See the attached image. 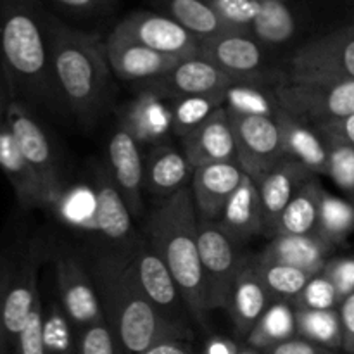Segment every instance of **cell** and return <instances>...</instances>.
<instances>
[{
	"mask_svg": "<svg viewBox=\"0 0 354 354\" xmlns=\"http://www.w3.org/2000/svg\"><path fill=\"white\" fill-rule=\"evenodd\" d=\"M90 277L104 318L127 354H142L161 342H189L194 337L189 325L169 320L149 301L135 277L127 249L97 256Z\"/></svg>",
	"mask_w": 354,
	"mask_h": 354,
	"instance_id": "obj_1",
	"label": "cell"
},
{
	"mask_svg": "<svg viewBox=\"0 0 354 354\" xmlns=\"http://www.w3.org/2000/svg\"><path fill=\"white\" fill-rule=\"evenodd\" d=\"M0 61L14 100L50 111L64 107L52 73L47 14L38 0H0Z\"/></svg>",
	"mask_w": 354,
	"mask_h": 354,
	"instance_id": "obj_2",
	"label": "cell"
},
{
	"mask_svg": "<svg viewBox=\"0 0 354 354\" xmlns=\"http://www.w3.org/2000/svg\"><path fill=\"white\" fill-rule=\"evenodd\" d=\"M48 50L62 106L82 123L99 118L111 86V68L104 44L85 31L73 30L47 16Z\"/></svg>",
	"mask_w": 354,
	"mask_h": 354,
	"instance_id": "obj_3",
	"label": "cell"
},
{
	"mask_svg": "<svg viewBox=\"0 0 354 354\" xmlns=\"http://www.w3.org/2000/svg\"><path fill=\"white\" fill-rule=\"evenodd\" d=\"M145 237L171 272L189 317L206 325V296L199 256V216L190 189L161 201L147 221Z\"/></svg>",
	"mask_w": 354,
	"mask_h": 354,
	"instance_id": "obj_4",
	"label": "cell"
},
{
	"mask_svg": "<svg viewBox=\"0 0 354 354\" xmlns=\"http://www.w3.org/2000/svg\"><path fill=\"white\" fill-rule=\"evenodd\" d=\"M277 102L297 120L320 127L354 114V80L348 82H290L277 88Z\"/></svg>",
	"mask_w": 354,
	"mask_h": 354,
	"instance_id": "obj_5",
	"label": "cell"
},
{
	"mask_svg": "<svg viewBox=\"0 0 354 354\" xmlns=\"http://www.w3.org/2000/svg\"><path fill=\"white\" fill-rule=\"evenodd\" d=\"M290 82H348L354 80V24L315 38L289 62Z\"/></svg>",
	"mask_w": 354,
	"mask_h": 354,
	"instance_id": "obj_6",
	"label": "cell"
},
{
	"mask_svg": "<svg viewBox=\"0 0 354 354\" xmlns=\"http://www.w3.org/2000/svg\"><path fill=\"white\" fill-rule=\"evenodd\" d=\"M6 124L9 127L21 154L31 166L44 190L47 207L55 206L61 199V176L48 135L31 114L28 106L19 100H10L6 106Z\"/></svg>",
	"mask_w": 354,
	"mask_h": 354,
	"instance_id": "obj_7",
	"label": "cell"
},
{
	"mask_svg": "<svg viewBox=\"0 0 354 354\" xmlns=\"http://www.w3.org/2000/svg\"><path fill=\"white\" fill-rule=\"evenodd\" d=\"M199 256L207 311L227 310L242 259L235 242L214 221L199 220Z\"/></svg>",
	"mask_w": 354,
	"mask_h": 354,
	"instance_id": "obj_8",
	"label": "cell"
},
{
	"mask_svg": "<svg viewBox=\"0 0 354 354\" xmlns=\"http://www.w3.org/2000/svg\"><path fill=\"white\" fill-rule=\"evenodd\" d=\"M124 249L130 256L135 277L149 301L169 320L189 325L187 317H183L187 306L183 303L178 286L151 241L145 235L135 237L131 244Z\"/></svg>",
	"mask_w": 354,
	"mask_h": 354,
	"instance_id": "obj_9",
	"label": "cell"
},
{
	"mask_svg": "<svg viewBox=\"0 0 354 354\" xmlns=\"http://www.w3.org/2000/svg\"><path fill=\"white\" fill-rule=\"evenodd\" d=\"M234 128L237 165L254 182L270 168L277 165L283 156L282 137L275 118L244 116L228 113Z\"/></svg>",
	"mask_w": 354,
	"mask_h": 354,
	"instance_id": "obj_10",
	"label": "cell"
},
{
	"mask_svg": "<svg viewBox=\"0 0 354 354\" xmlns=\"http://www.w3.org/2000/svg\"><path fill=\"white\" fill-rule=\"evenodd\" d=\"M114 31L137 44L178 59L199 55L201 40L173 17L156 12H133L124 17Z\"/></svg>",
	"mask_w": 354,
	"mask_h": 354,
	"instance_id": "obj_11",
	"label": "cell"
},
{
	"mask_svg": "<svg viewBox=\"0 0 354 354\" xmlns=\"http://www.w3.org/2000/svg\"><path fill=\"white\" fill-rule=\"evenodd\" d=\"M44 256L38 245H33L23 256L17 265H14L7 283L6 296L2 304V325L7 344L12 348L21 330L26 325L31 311L35 310L40 297V266Z\"/></svg>",
	"mask_w": 354,
	"mask_h": 354,
	"instance_id": "obj_12",
	"label": "cell"
},
{
	"mask_svg": "<svg viewBox=\"0 0 354 354\" xmlns=\"http://www.w3.org/2000/svg\"><path fill=\"white\" fill-rule=\"evenodd\" d=\"M55 287L66 318L78 330L104 320L102 308L90 272L71 254L55 256Z\"/></svg>",
	"mask_w": 354,
	"mask_h": 354,
	"instance_id": "obj_13",
	"label": "cell"
},
{
	"mask_svg": "<svg viewBox=\"0 0 354 354\" xmlns=\"http://www.w3.org/2000/svg\"><path fill=\"white\" fill-rule=\"evenodd\" d=\"M235 80L203 55L183 59L168 75L149 83L165 99L183 97H225V92L235 85Z\"/></svg>",
	"mask_w": 354,
	"mask_h": 354,
	"instance_id": "obj_14",
	"label": "cell"
},
{
	"mask_svg": "<svg viewBox=\"0 0 354 354\" xmlns=\"http://www.w3.org/2000/svg\"><path fill=\"white\" fill-rule=\"evenodd\" d=\"M199 55L213 62L237 83H249L261 78L263 48L259 41L245 31H228L218 37L201 40Z\"/></svg>",
	"mask_w": 354,
	"mask_h": 354,
	"instance_id": "obj_15",
	"label": "cell"
},
{
	"mask_svg": "<svg viewBox=\"0 0 354 354\" xmlns=\"http://www.w3.org/2000/svg\"><path fill=\"white\" fill-rule=\"evenodd\" d=\"M107 62L114 75L124 82H154L168 75L183 59L161 54L123 35L113 33L104 41Z\"/></svg>",
	"mask_w": 354,
	"mask_h": 354,
	"instance_id": "obj_16",
	"label": "cell"
},
{
	"mask_svg": "<svg viewBox=\"0 0 354 354\" xmlns=\"http://www.w3.org/2000/svg\"><path fill=\"white\" fill-rule=\"evenodd\" d=\"M109 156V175L114 185L123 196L131 214L140 216L144 213L145 168L140 152V144L124 128L118 127L107 147Z\"/></svg>",
	"mask_w": 354,
	"mask_h": 354,
	"instance_id": "obj_17",
	"label": "cell"
},
{
	"mask_svg": "<svg viewBox=\"0 0 354 354\" xmlns=\"http://www.w3.org/2000/svg\"><path fill=\"white\" fill-rule=\"evenodd\" d=\"M182 151L194 169L218 162H237V147L228 111L220 107L187 133L182 138Z\"/></svg>",
	"mask_w": 354,
	"mask_h": 354,
	"instance_id": "obj_18",
	"label": "cell"
},
{
	"mask_svg": "<svg viewBox=\"0 0 354 354\" xmlns=\"http://www.w3.org/2000/svg\"><path fill=\"white\" fill-rule=\"evenodd\" d=\"M93 209L92 227L102 235L106 241L116 245L128 248L135 239L131 228V211L128 209L123 196L114 185L109 169H97L93 180Z\"/></svg>",
	"mask_w": 354,
	"mask_h": 354,
	"instance_id": "obj_19",
	"label": "cell"
},
{
	"mask_svg": "<svg viewBox=\"0 0 354 354\" xmlns=\"http://www.w3.org/2000/svg\"><path fill=\"white\" fill-rule=\"evenodd\" d=\"M242 178L244 171L237 162H218L194 169L190 192L199 220L216 223Z\"/></svg>",
	"mask_w": 354,
	"mask_h": 354,
	"instance_id": "obj_20",
	"label": "cell"
},
{
	"mask_svg": "<svg viewBox=\"0 0 354 354\" xmlns=\"http://www.w3.org/2000/svg\"><path fill=\"white\" fill-rule=\"evenodd\" d=\"M313 176L317 175H313L297 161L282 158L261 176V180L256 182L261 197L263 216H265V234L273 235L282 211L296 196L297 190Z\"/></svg>",
	"mask_w": 354,
	"mask_h": 354,
	"instance_id": "obj_21",
	"label": "cell"
},
{
	"mask_svg": "<svg viewBox=\"0 0 354 354\" xmlns=\"http://www.w3.org/2000/svg\"><path fill=\"white\" fill-rule=\"evenodd\" d=\"M272 303L273 299L259 277L254 258H244L239 266L227 308L237 334L248 337Z\"/></svg>",
	"mask_w": 354,
	"mask_h": 354,
	"instance_id": "obj_22",
	"label": "cell"
},
{
	"mask_svg": "<svg viewBox=\"0 0 354 354\" xmlns=\"http://www.w3.org/2000/svg\"><path fill=\"white\" fill-rule=\"evenodd\" d=\"M120 127L138 144L159 145L171 131V106L156 90L140 92L121 111Z\"/></svg>",
	"mask_w": 354,
	"mask_h": 354,
	"instance_id": "obj_23",
	"label": "cell"
},
{
	"mask_svg": "<svg viewBox=\"0 0 354 354\" xmlns=\"http://www.w3.org/2000/svg\"><path fill=\"white\" fill-rule=\"evenodd\" d=\"M275 121L280 128L283 156L303 165L313 175H327V144L317 128L297 120L282 107L277 111Z\"/></svg>",
	"mask_w": 354,
	"mask_h": 354,
	"instance_id": "obj_24",
	"label": "cell"
},
{
	"mask_svg": "<svg viewBox=\"0 0 354 354\" xmlns=\"http://www.w3.org/2000/svg\"><path fill=\"white\" fill-rule=\"evenodd\" d=\"M145 192L159 201H165L187 189V182L192 180L194 168L190 166L185 152L168 144L152 147L144 159Z\"/></svg>",
	"mask_w": 354,
	"mask_h": 354,
	"instance_id": "obj_25",
	"label": "cell"
},
{
	"mask_svg": "<svg viewBox=\"0 0 354 354\" xmlns=\"http://www.w3.org/2000/svg\"><path fill=\"white\" fill-rule=\"evenodd\" d=\"M216 223L235 244L265 234V216L258 185L245 173Z\"/></svg>",
	"mask_w": 354,
	"mask_h": 354,
	"instance_id": "obj_26",
	"label": "cell"
},
{
	"mask_svg": "<svg viewBox=\"0 0 354 354\" xmlns=\"http://www.w3.org/2000/svg\"><path fill=\"white\" fill-rule=\"evenodd\" d=\"M332 249L317 235H275L256 258L318 275L327 265Z\"/></svg>",
	"mask_w": 354,
	"mask_h": 354,
	"instance_id": "obj_27",
	"label": "cell"
},
{
	"mask_svg": "<svg viewBox=\"0 0 354 354\" xmlns=\"http://www.w3.org/2000/svg\"><path fill=\"white\" fill-rule=\"evenodd\" d=\"M0 169L9 180L17 203L21 204L23 209L47 207L40 182L24 156L21 154L6 121L0 124Z\"/></svg>",
	"mask_w": 354,
	"mask_h": 354,
	"instance_id": "obj_28",
	"label": "cell"
},
{
	"mask_svg": "<svg viewBox=\"0 0 354 354\" xmlns=\"http://www.w3.org/2000/svg\"><path fill=\"white\" fill-rule=\"evenodd\" d=\"M324 190L317 176L304 183L282 211L272 237L275 235H315Z\"/></svg>",
	"mask_w": 354,
	"mask_h": 354,
	"instance_id": "obj_29",
	"label": "cell"
},
{
	"mask_svg": "<svg viewBox=\"0 0 354 354\" xmlns=\"http://www.w3.org/2000/svg\"><path fill=\"white\" fill-rule=\"evenodd\" d=\"M294 337H297L296 310L286 301H273L268 310L256 322L245 341L251 348L266 351Z\"/></svg>",
	"mask_w": 354,
	"mask_h": 354,
	"instance_id": "obj_30",
	"label": "cell"
},
{
	"mask_svg": "<svg viewBox=\"0 0 354 354\" xmlns=\"http://www.w3.org/2000/svg\"><path fill=\"white\" fill-rule=\"evenodd\" d=\"M166 7L169 10V17L199 40L218 37L228 31H241L230 26L206 0H168Z\"/></svg>",
	"mask_w": 354,
	"mask_h": 354,
	"instance_id": "obj_31",
	"label": "cell"
},
{
	"mask_svg": "<svg viewBox=\"0 0 354 354\" xmlns=\"http://www.w3.org/2000/svg\"><path fill=\"white\" fill-rule=\"evenodd\" d=\"M296 310V308H294ZM297 337L342 351L344 330L339 310H296Z\"/></svg>",
	"mask_w": 354,
	"mask_h": 354,
	"instance_id": "obj_32",
	"label": "cell"
},
{
	"mask_svg": "<svg viewBox=\"0 0 354 354\" xmlns=\"http://www.w3.org/2000/svg\"><path fill=\"white\" fill-rule=\"evenodd\" d=\"M354 232V204L324 190L315 235L330 248L342 244Z\"/></svg>",
	"mask_w": 354,
	"mask_h": 354,
	"instance_id": "obj_33",
	"label": "cell"
},
{
	"mask_svg": "<svg viewBox=\"0 0 354 354\" xmlns=\"http://www.w3.org/2000/svg\"><path fill=\"white\" fill-rule=\"evenodd\" d=\"M296 31L292 10L286 0H261V9L251 24V35L266 45L286 44Z\"/></svg>",
	"mask_w": 354,
	"mask_h": 354,
	"instance_id": "obj_34",
	"label": "cell"
},
{
	"mask_svg": "<svg viewBox=\"0 0 354 354\" xmlns=\"http://www.w3.org/2000/svg\"><path fill=\"white\" fill-rule=\"evenodd\" d=\"M254 265L273 301L290 303L315 277L313 273L303 272V270L292 268V266L261 261L258 258H254Z\"/></svg>",
	"mask_w": 354,
	"mask_h": 354,
	"instance_id": "obj_35",
	"label": "cell"
},
{
	"mask_svg": "<svg viewBox=\"0 0 354 354\" xmlns=\"http://www.w3.org/2000/svg\"><path fill=\"white\" fill-rule=\"evenodd\" d=\"M220 107H225V97H183V99H175L171 106V131L183 138Z\"/></svg>",
	"mask_w": 354,
	"mask_h": 354,
	"instance_id": "obj_36",
	"label": "cell"
},
{
	"mask_svg": "<svg viewBox=\"0 0 354 354\" xmlns=\"http://www.w3.org/2000/svg\"><path fill=\"white\" fill-rule=\"evenodd\" d=\"M279 102L270 99L265 92L249 83H235L225 92V109L244 116H268L275 118Z\"/></svg>",
	"mask_w": 354,
	"mask_h": 354,
	"instance_id": "obj_37",
	"label": "cell"
},
{
	"mask_svg": "<svg viewBox=\"0 0 354 354\" xmlns=\"http://www.w3.org/2000/svg\"><path fill=\"white\" fill-rule=\"evenodd\" d=\"M328 151L327 176L354 204V145L337 138L324 137Z\"/></svg>",
	"mask_w": 354,
	"mask_h": 354,
	"instance_id": "obj_38",
	"label": "cell"
},
{
	"mask_svg": "<svg viewBox=\"0 0 354 354\" xmlns=\"http://www.w3.org/2000/svg\"><path fill=\"white\" fill-rule=\"evenodd\" d=\"M290 304L296 310H335L341 306L334 283L322 272L304 286V289L290 301Z\"/></svg>",
	"mask_w": 354,
	"mask_h": 354,
	"instance_id": "obj_39",
	"label": "cell"
},
{
	"mask_svg": "<svg viewBox=\"0 0 354 354\" xmlns=\"http://www.w3.org/2000/svg\"><path fill=\"white\" fill-rule=\"evenodd\" d=\"M118 348L120 342L104 318L78 330L75 354H118Z\"/></svg>",
	"mask_w": 354,
	"mask_h": 354,
	"instance_id": "obj_40",
	"label": "cell"
},
{
	"mask_svg": "<svg viewBox=\"0 0 354 354\" xmlns=\"http://www.w3.org/2000/svg\"><path fill=\"white\" fill-rule=\"evenodd\" d=\"M12 351L14 354H50L47 348V337H45V313L41 299L31 311L19 337L14 342Z\"/></svg>",
	"mask_w": 354,
	"mask_h": 354,
	"instance_id": "obj_41",
	"label": "cell"
},
{
	"mask_svg": "<svg viewBox=\"0 0 354 354\" xmlns=\"http://www.w3.org/2000/svg\"><path fill=\"white\" fill-rule=\"evenodd\" d=\"M230 26L251 33L252 21L261 9V0H206Z\"/></svg>",
	"mask_w": 354,
	"mask_h": 354,
	"instance_id": "obj_42",
	"label": "cell"
},
{
	"mask_svg": "<svg viewBox=\"0 0 354 354\" xmlns=\"http://www.w3.org/2000/svg\"><path fill=\"white\" fill-rule=\"evenodd\" d=\"M322 273L334 283L339 303H342L354 290V256L328 259Z\"/></svg>",
	"mask_w": 354,
	"mask_h": 354,
	"instance_id": "obj_43",
	"label": "cell"
},
{
	"mask_svg": "<svg viewBox=\"0 0 354 354\" xmlns=\"http://www.w3.org/2000/svg\"><path fill=\"white\" fill-rule=\"evenodd\" d=\"M265 354H342L341 351H335V349L325 348V346L315 344V342L306 341V339L294 337L290 341L282 342L279 346H273V348L261 351Z\"/></svg>",
	"mask_w": 354,
	"mask_h": 354,
	"instance_id": "obj_44",
	"label": "cell"
},
{
	"mask_svg": "<svg viewBox=\"0 0 354 354\" xmlns=\"http://www.w3.org/2000/svg\"><path fill=\"white\" fill-rule=\"evenodd\" d=\"M342 320V330H344V354H354V290L346 297L339 306Z\"/></svg>",
	"mask_w": 354,
	"mask_h": 354,
	"instance_id": "obj_45",
	"label": "cell"
},
{
	"mask_svg": "<svg viewBox=\"0 0 354 354\" xmlns=\"http://www.w3.org/2000/svg\"><path fill=\"white\" fill-rule=\"evenodd\" d=\"M313 128H317L318 133H320L322 137L337 138V140L349 142V144L354 145V114L349 118H344V120L334 121V123L320 124V127H313Z\"/></svg>",
	"mask_w": 354,
	"mask_h": 354,
	"instance_id": "obj_46",
	"label": "cell"
},
{
	"mask_svg": "<svg viewBox=\"0 0 354 354\" xmlns=\"http://www.w3.org/2000/svg\"><path fill=\"white\" fill-rule=\"evenodd\" d=\"M14 263L9 259L0 258V354H7L9 351V344H7L6 334H3V325H2V304L3 296H6L7 283H9L10 273H12Z\"/></svg>",
	"mask_w": 354,
	"mask_h": 354,
	"instance_id": "obj_47",
	"label": "cell"
},
{
	"mask_svg": "<svg viewBox=\"0 0 354 354\" xmlns=\"http://www.w3.org/2000/svg\"><path fill=\"white\" fill-rule=\"evenodd\" d=\"M142 354H197L187 341H168L147 349Z\"/></svg>",
	"mask_w": 354,
	"mask_h": 354,
	"instance_id": "obj_48",
	"label": "cell"
},
{
	"mask_svg": "<svg viewBox=\"0 0 354 354\" xmlns=\"http://www.w3.org/2000/svg\"><path fill=\"white\" fill-rule=\"evenodd\" d=\"M239 346L223 337H213L207 341L203 354H237Z\"/></svg>",
	"mask_w": 354,
	"mask_h": 354,
	"instance_id": "obj_49",
	"label": "cell"
},
{
	"mask_svg": "<svg viewBox=\"0 0 354 354\" xmlns=\"http://www.w3.org/2000/svg\"><path fill=\"white\" fill-rule=\"evenodd\" d=\"M54 2L59 3V6L66 7V9L88 12V10L99 9L106 0H54Z\"/></svg>",
	"mask_w": 354,
	"mask_h": 354,
	"instance_id": "obj_50",
	"label": "cell"
},
{
	"mask_svg": "<svg viewBox=\"0 0 354 354\" xmlns=\"http://www.w3.org/2000/svg\"><path fill=\"white\" fill-rule=\"evenodd\" d=\"M237 354H265V353L258 351V349L251 348V346H244V348L237 349Z\"/></svg>",
	"mask_w": 354,
	"mask_h": 354,
	"instance_id": "obj_51",
	"label": "cell"
},
{
	"mask_svg": "<svg viewBox=\"0 0 354 354\" xmlns=\"http://www.w3.org/2000/svg\"><path fill=\"white\" fill-rule=\"evenodd\" d=\"M0 116H2V111H0ZM3 121H2V118H0V124H2Z\"/></svg>",
	"mask_w": 354,
	"mask_h": 354,
	"instance_id": "obj_52",
	"label": "cell"
},
{
	"mask_svg": "<svg viewBox=\"0 0 354 354\" xmlns=\"http://www.w3.org/2000/svg\"><path fill=\"white\" fill-rule=\"evenodd\" d=\"M71 354H75V353H71Z\"/></svg>",
	"mask_w": 354,
	"mask_h": 354,
	"instance_id": "obj_53",
	"label": "cell"
}]
</instances>
